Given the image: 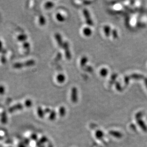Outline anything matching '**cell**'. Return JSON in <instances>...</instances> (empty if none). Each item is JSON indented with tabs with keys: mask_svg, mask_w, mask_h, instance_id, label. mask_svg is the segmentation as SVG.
<instances>
[{
	"mask_svg": "<svg viewBox=\"0 0 147 147\" xmlns=\"http://www.w3.org/2000/svg\"><path fill=\"white\" fill-rule=\"evenodd\" d=\"M83 14H84V17L85 18L86 24L90 26H92L93 25V22L90 17V14L89 13V12L88 10H83Z\"/></svg>",
	"mask_w": 147,
	"mask_h": 147,
	"instance_id": "6da1fadb",
	"label": "cell"
},
{
	"mask_svg": "<svg viewBox=\"0 0 147 147\" xmlns=\"http://www.w3.org/2000/svg\"><path fill=\"white\" fill-rule=\"evenodd\" d=\"M63 48L64 49V50L65 51V56L67 59L69 60H71V55L70 51L69 43L67 42H65L63 43Z\"/></svg>",
	"mask_w": 147,
	"mask_h": 147,
	"instance_id": "7a4b0ae2",
	"label": "cell"
},
{
	"mask_svg": "<svg viewBox=\"0 0 147 147\" xmlns=\"http://www.w3.org/2000/svg\"><path fill=\"white\" fill-rule=\"evenodd\" d=\"M71 99L73 102H76L78 100V90L75 87H73L71 89Z\"/></svg>",
	"mask_w": 147,
	"mask_h": 147,
	"instance_id": "3957f363",
	"label": "cell"
},
{
	"mask_svg": "<svg viewBox=\"0 0 147 147\" xmlns=\"http://www.w3.org/2000/svg\"><path fill=\"white\" fill-rule=\"evenodd\" d=\"M55 38L57 42V43L60 47H63V43L62 41L61 35L59 33H55Z\"/></svg>",
	"mask_w": 147,
	"mask_h": 147,
	"instance_id": "277c9868",
	"label": "cell"
},
{
	"mask_svg": "<svg viewBox=\"0 0 147 147\" xmlns=\"http://www.w3.org/2000/svg\"><path fill=\"white\" fill-rule=\"evenodd\" d=\"M65 79H66L65 76L62 73L59 74L56 77V80H57V81L59 83H63L65 81Z\"/></svg>",
	"mask_w": 147,
	"mask_h": 147,
	"instance_id": "5b68a950",
	"label": "cell"
},
{
	"mask_svg": "<svg viewBox=\"0 0 147 147\" xmlns=\"http://www.w3.org/2000/svg\"><path fill=\"white\" fill-rule=\"evenodd\" d=\"M129 77L130 79H133L135 80H140L144 78V76L143 75L139 74H136V73L130 75L129 76Z\"/></svg>",
	"mask_w": 147,
	"mask_h": 147,
	"instance_id": "8992f818",
	"label": "cell"
},
{
	"mask_svg": "<svg viewBox=\"0 0 147 147\" xmlns=\"http://www.w3.org/2000/svg\"><path fill=\"white\" fill-rule=\"evenodd\" d=\"M83 33L86 36L89 37L92 34V31L90 28L86 27L83 30Z\"/></svg>",
	"mask_w": 147,
	"mask_h": 147,
	"instance_id": "52a82bcc",
	"label": "cell"
},
{
	"mask_svg": "<svg viewBox=\"0 0 147 147\" xmlns=\"http://www.w3.org/2000/svg\"><path fill=\"white\" fill-rule=\"evenodd\" d=\"M27 38H28V37L26 34H22L19 35L17 36V40L20 42H24L27 39Z\"/></svg>",
	"mask_w": 147,
	"mask_h": 147,
	"instance_id": "ba28073f",
	"label": "cell"
},
{
	"mask_svg": "<svg viewBox=\"0 0 147 147\" xmlns=\"http://www.w3.org/2000/svg\"><path fill=\"white\" fill-rule=\"evenodd\" d=\"M56 18L59 22H63L65 20V17L60 13H57L56 14Z\"/></svg>",
	"mask_w": 147,
	"mask_h": 147,
	"instance_id": "9c48e42d",
	"label": "cell"
},
{
	"mask_svg": "<svg viewBox=\"0 0 147 147\" xmlns=\"http://www.w3.org/2000/svg\"><path fill=\"white\" fill-rule=\"evenodd\" d=\"M111 28L109 25H105L104 27V31L105 35L107 37H109L110 35Z\"/></svg>",
	"mask_w": 147,
	"mask_h": 147,
	"instance_id": "30bf717a",
	"label": "cell"
},
{
	"mask_svg": "<svg viewBox=\"0 0 147 147\" xmlns=\"http://www.w3.org/2000/svg\"><path fill=\"white\" fill-rule=\"evenodd\" d=\"M88 61V58L86 56H83L81 58V62H80V65L81 67H84L85 66L86 64L87 63Z\"/></svg>",
	"mask_w": 147,
	"mask_h": 147,
	"instance_id": "8fae6325",
	"label": "cell"
},
{
	"mask_svg": "<svg viewBox=\"0 0 147 147\" xmlns=\"http://www.w3.org/2000/svg\"><path fill=\"white\" fill-rule=\"evenodd\" d=\"M138 124H139V126L142 128L143 130L145 131H146L147 130V127L146 126L145 124L144 123V122L140 119H138Z\"/></svg>",
	"mask_w": 147,
	"mask_h": 147,
	"instance_id": "7c38bea8",
	"label": "cell"
},
{
	"mask_svg": "<svg viewBox=\"0 0 147 147\" xmlns=\"http://www.w3.org/2000/svg\"><path fill=\"white\" fill-rule=\"evenodd\" d=\"M54 6V3L52 2H46L44 5V7L46 9H50L52 8Z\"/></svg>",
	"mask_w": 147,
	"mask_h": 147,
	"instance_id": "4fadbf2b",
	"label": "cell"
},
{
	"mask_svg": "<svg viewBox=\"0 0 147 147\" xmlns=\"http://www.w3.org/2000/svg\"><path fill=\"white\" fill-rule=\"evenodd\" d=\"M39 24L41 25H44L46 24V19L43 15H40L39 18Z\"/></svg>",
	"mask_w": 147,
	"mask_h": 147,
	"instance_id": "5bb4252c",
	"label": "cell"
},
{
	"mask_svg": "<svg viewBox=\"0 0 147 147\" xmlns=\"http://www.w3.org/2000/svg\"><path fill=\"white\" fill-rule=\"evenodd\" d=\"M108 74V71L106 68L102 69L100 71V74L102 77H106Z\"/></svg>",
	"mask_w": 147,
	"mask_h": 147,
	"instance_id": "9a60e30c",
	"label": "cell"
},
{
	"mask_svg": "<svg viewBox=\"0 0 147 147\" xmlns=\"http://www.w3.org/2000/svg\"><path fill=\"white\" fill-rule=\"evenodd\" d=\"M109 133L113 136L114 137H116V138H121V137L122 136V135L121 133H119V132L117 131H111L110 132H109Z\"/></svg>",
	"mask_w": 147,
	"mask_h": 147,
	"instance_id": "2e32d148",
	"label": "cell"
},
{
	"mask_svg": "<svg viewBox=\"0 0 147 147\" xmlns=\"http://www.w3.org/2000/svg\"><path fill=\"white\" fill-rule=\"evenodd\" d=\"M130 79V78L129 77V76H126L125 77V78H124V83H125V87L128 85Z\"/></svg>",
	"mask_w": 147,
	"mask_h": 147,
	"instance_id": "e0dca14e",
	"label": "cell"
},
{
	"mask_svg": "<svg viewBox=\"0 0 147 147\" xmlns=\"http://www.w3.org/2000/svg\"><path fill=\"white\" fill-rule=\"evenodd\" d=\"M117 77V74H116V73L112 75L111 78V81H110V82H109L111 85H112L113 84V83L115 81V79H116Z\"/></svg>",
	"mask_w": 147,
	"mask_h": 147,
	"instance_id": "ac0fdd59",
	"label": "cell"
},
{
	"mask_svg": "<svg viewBox=\"0 0 147 147\" xmlns=\"http://www.w3.org/2000/svg\"><path fill=\"white\" fill-rule=\"evenodd\" d=\"M112 35L114 39H117L118 37V32L116 29H114L112 31Z\"/></svg>",
	"mask_w": 147,
	"mask_h": 147,
	"instance_id": "d6986e66",
	"label": "cell"
},
{
	"mask_svg": "<svg viewBox=\"0 0 147 147\" xmlns=\"http://www.w3.org/2000/svg\"><path fill=\"white\" fill-rule=\"evenodd\" d=\"M30 47V45L29 43L27 42H24L23 43V47L24 48V49H25L26 50H29Z\"/></svg>",
	"mask_w": 147,
	"mask_h": 147,
	"instance_id": "ffe728a7",
	"label": "cell"
},
{
	"mask_svg": "<svg viewBox=\"0 0 147 147\" xmlns=\"http://www.w3.org/2000/svg\"><path fill=\"white\" fill-rule=\"evenodd\" d=\"M116 88L117 90H119V91H121L122 90V88L120 85V84H119V83L118 82H117L116 83Z\"/></svg>",
	"mask_w": 147,
	"mask_h": 147,
	"instance_id": "44dd1931",
	"label": "cell"
},
{
	"mask_svg": "<svg viewBox=\"0 0 147 147\" xmlns=\"http://www.w3.org/2000/svg\"><path fill=\"white\" fill-rule=\"evenodd\" d=\"M103 133L99 130L98 131H97V132L96 133V136L97 138H102L103 137Z\"/></svg>",
	"mask_w": 147,
	"mask_h": 147,
	"instance_id": "7402d4cb",
	"label": "cell"
},
{
	"mask_svg": "<svg viewBox=\"0 0 147 147\" xmlns=\"http://www.w3.org/2000/svg\"><path fill=\"white\" fill-rule=\"evenodd\" d=\"M5 87L3 85H0V94H3L5 92Z\"/></svg>",
	"mask_w": 147,
	"mask_h": 147,
	"instance_id": "603a6c76",
	"label": "cell"
},
{
	"mask_svg": "<svg viewBox=\"0 0 147 147\" xmlns=\"http://www.w3.org/2000/svg\"><path fill=\"white\" fill-rule=\"evenodd\" d=\"M32 104V102L31 100H27L25 101V105H26V106L30 107V106H31Z\"/></svg>",
	"mask_w": 147,
	"mask_h": 147,
	"instance_id": "cb8c5ba5",
	"label": "cell"
},
{
	"mask_svg": "<svg viewBox=\"0 0 147 147\" xmlns=\"http://www.w3.org/2000/svg\"><path fill=\"white\" fill-rule=\"evenodd\" d=\"M86 71H89L90 72H92V71H93V70L92 69V68L91 67L87 66L86 68Z\"/></svg>",
	"mask_w": 147,
	"mask_h": 147,
	"instance_id": "d4e9b609",
	"label": "cell"
},
{
	"mask_svg": "<svg viewBox=\"0 0 147 147\" xmlns=\"http://www.w3.org/2000/svg\"><path fill=\"white\" fill-rule=\"evenodd\" d=\"M1 61L3 63H5L6 62V59L5 57H2L1 58Z\"/></svg>",
	"mask_w": 147,
	"mask_h": 147,
	"instance_id": "484cf974",
	"label": "cell"
},
{
	"mask_svg": "<svg viewBox=\"0 0 147 147\" xmlns=\"http://www.w3.org/2000/svg\"><path fill=\"white\" fill-rule=\"evenodd\" d=\"M83 3L86 5H90V3H91V2L90 1H84Z\"/></svg>",
	"mask_w": 147,
	"mask_h": 147,
	"instance_id": "4316f807",
	"label": "cell"
},
{
	"mask_svg": "<svg viewBox=\"0 0 147 147\" xmlns=\"http://www.w3.org/2000/svg\"><path fill=\"white\" fill-rule=\"evenodd\" d=\"M2 50H3V45H2V43L0 41V52H1Z\"/></svg>",
	"mask_w": 147,
	"mask_h": 147,
	"instance_id": "83f0119b",
	"label": "cell"
},
{
	"mask_svg": "<svg viewBox=\"0 0 147 147\" xmlns=\"http://www.w3.org/2000/svg\"><path fill=\"white\" fill-rule=\"evenodd\" d=\"M144 82H145V85L147 87V78H144Z\"/></svg>",
	"mask_w": 147,
	"mask_h": 147,
	"instance_id": "f1b7e54d",
	"label": "cell"
}]
</instances>
